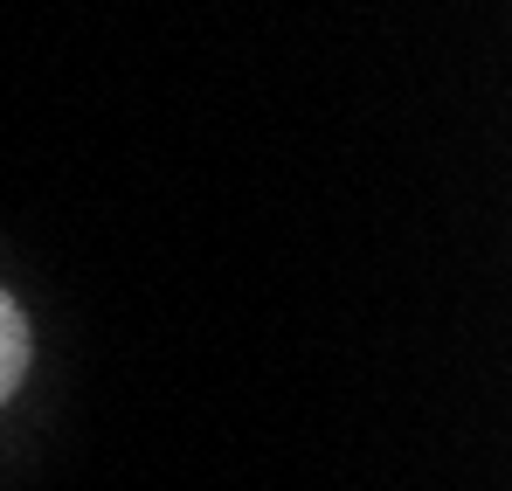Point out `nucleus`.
<instances>
[{"label":"nucleus","mask_w":512,"mask_h":491,"mask_svg":"<svg viewBox=\"0 0 512 491\" xmlns=\"http://www.w3.org/2000/svg\"><path fill=\"white\" fill-rule=\"evenodd\" d=\"M28 360H35V326H28V312L0 291V402L28 381Z\"/></svg>","instance_id":"nucleus-1"}]
</instances>
